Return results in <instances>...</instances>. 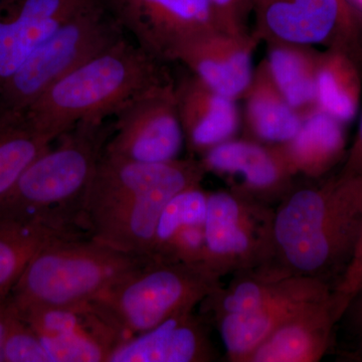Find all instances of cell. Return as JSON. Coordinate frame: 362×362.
Instances as JSON below:
<instances>
[{"label":"cell","mask_w":362,"mask_h":362,"mask_svg":"<svg viewBox=\"0 0 362 362\" xmlns=\"http://www.w3.org/2000/svg\"><path fill=\"white\" fill-rule=\"evenodd\" d=\"M356 1L359 4V6H362V0H356Z\"/></svg>","instance_id":"33"},{"label":"cell","mask_w":362,"mask_h":362,"mask_svg":"<svg viewBox=\"0 0 362 362\" xmlns=\"http://www.w3.org/2000/svg\"><path fill=\"white\" fill-rule=\"evenodd\" d=\"M6 302L0 301V362H4V341L6 335Z\"/></svg>","instance_id":"32"},{"label":"cell","mask_w":362,"mask_h":362,"mask_svg":"<svg viewBox=\"0 0 362 362\" xmlns=\"http://www.w3.org/2000/svg\"><path fill=\"white\" fill-rule=\"evenodd\" d=\"M16 309L39 335L52 362H106L121 342L90 304L74 308Z\"/></svg>","instance_id":"14"},{"label":"cell","mask_w":362,"mask_h":362,"mask_svg":"<svg viewBox=\"0 0 362 362\" xmlns=\"http://www.w3.org/2000/svg\"><path fill=\"white\" fill-rule=\"evenodd\" d=\"M263 59L269 75L286 101L302 115L316 108L319 52L306 45H268Z\"/></svg>","instance_id":"22"},{"label":"cell","mask_w":362,"mask_h":362,"mask_svg":"<svg viewBox=\"0 0 362 362\" xmlns=\"http://www.w3.org/2000/svg\"><path fill=\"white\" fill-rule=\"evenodd\" d=\"M223 285L204 265L150 259L89 304L122 342L195 310Z\"/></svg>","instance_id":"6"},{"label":"cell","mask_w":362,"mask_h":362,"mask_svg":"<svg viewBox=\"0 0 362 362\" xmlns=\"http://www.w3.org/2000/svg\"><path fill=\"white\" fill-rule=\"evenodd\" d=\"M332 288L319 279L296 275L277 263L233 275L206 297L202 317L213 321L226 314L247 313L284 302H316L329 299Z\"/></svg>","instance_id":"13"},{"label":"cell","mask_w":362,"mask_h":362,"mask_svg":"<svg viewBox=\"0 0 362 362\" xmlns=\"http://www.w3.org/2000/svg\"><path fill=\"white\" fill-rule=\"evenodd\" d=\"M362 287V223L358 240H357L354 256L346 271L332 291L333 301L338 318H341L343 312L354 295Z\"/></svg>","instance_id":"28"},{"label":"cell","mask_w":362,"mask_h":362,"mask_svg":"<svg viewBox=\"0 0 362 362\" xmlns=\"http://www.w3.org/2000/svg\"><path fill=\"white\" fill-rule=\"evenodd\" d=\"M259 42L249 30L211 33L181 47L175 62L218 94L237 101L251 84L252 54Z\"/></svg>","instance_id":"16"},{"label":"cell","mask_w":362,"mask_h":362,"mask_svg":"<svg viewBox=\"0 0 362 362\" xmlns=\"http://www.w3.org/2000/svg\"><path fill=\"white\" fill-rule=\"evenodd\" d=\"M338 318L333 297L305 305L279 325L245 362H317L329 351Z\"/></svg>","instance_id":"19"},{"label":"cell","mask_w":362,"mask_h":362,"mask_svg":"<svg viewBox=\"0 0 362 362\" xmlns=\"http://www.w3.org/2000/svg\"><path fill=\"white\" fill-rule=\"evenodd\" d=\"M206 175L194 156L143 163L104 152L86 202L90 237L128 254L150 258L164 207L178 192L201 185Z\"/></svg>","instance_id":"2"},{"label":"cell","mask_w":362,"mask_h":362,"mask_svg":"<svg viewBox=\"0 0 362 362\" xmlns=\"http://www.w3.org/2000/svg\"><path fill=\"white\" fill-rule=\"evenodd\" d=\"M112 132L109 118L87 119L59 135L56 146L35 159L0 199V221H37L63 232L89 235L88 192Z\"/></svg>","instance_id":"3"},{"label":"cell","mask_w":362,"mask_h":362,"mask_svg":"<svg viewBox=\"0 0 362 362\" xmlns=\"http://www.w3.org/2000/svg\"><path fill=\"white\" fill-rule=\"evenodd\" d=\"M78 235L37 221H0V301L13 292L26 266L45 245Z\"/></svg>","instance_id":"24"},{"label":"cell","mask_w":362,"mask_h":362,"mask_svg":"<svg viewBox=\"0 0 362 362\" xmlns=\"http://www.w3.org/2000/svg\"><path fill=\"white\" fill-rule=\"evenodd\" d=\"M252 13L259 42L322 45L362 69V21L349 0H252Z\"/></svg>","instance_id":"9"},{"label":"cell","mask_w":362,"mask_h":362,"mask_svg":"<svg viewBox=\"0 0 362 362\" xmlns=\"http://www.w3.org/2000/svg\"><path fill=\"white\" fill-rule=\"evenodd\" d=\"M204 265L218 278L275 261L274 209L233 190L209 192Z\"/></svg>","instance_id":"8"},{"label":"cell","mask_w":362,"mask_h":362,"mask_svg":"<svg viewBox=\"0 0 362 362\" xmlns=\"http://www.w3.org/2000/svg\"><path fill=\"white\" fill-rule=\"evenodd\" d=\"M199 159L206 173L220 176L230 190L268 206L293 188L295 175L279 145L233 138Z\"/></svg>","instance_id":"12"},{"label":"cell","mask_w":362,"mask_h":362,"mask_svg":"<svg viewBox=\"0 0 362 362\" xmlns=\"http://www.w3.org/2000/svg\"><path fill=\"white\" fill-rule=\"evenodd\" d=\"M99 0H0V90L59 26Z\"/></svg>","instance_id":"15"},{"label":"cell","mask_w":362,"mask_h":362,"mask_svg":"<svg viewBox=\"0 0 362 362\" xmlns=\"http://www.w3.org/2000/svg\"><path fill=\"white\" fill-rule=\"evenodd\" d=\"M100 1L66 21L0 90V118L21 115L45 90L124 37Z\"/></svg>","instance_id":"7"},{"label":"cell","mask_w":362,"mask_h":362,"mask_svg":"<svg viewBox=\"0 0 362 362\" xmlns=\"http://www.w3.org/2000/svg\"><path fill=\"white\" fill-rule=\"evenodd\" d=\"M362 69L342 52L325 49L318 54L316 70L317 108L349 124L358 112Z\"/></svg>","instance_id":"23"},{"label":"cell","mask_w":362,"mask_h":362,"mask_svg":"<svg viewBox=\"0 0 362 362\" xmlns=\"http://www.w3.org/2000/svg\"><path fill=\"white\" fill-rule=\"evenodd\" d=\"M245 101L244 127L247 139L267 145L285 144L297 134L303 115L288 104L269 75L264 61L254 71Z\"/></svg>","instance_id":"21"},{"label":"cell","mask_w":362,"mask_h":362,"mask_svg":"<svg viewBox=\"0 0 362 362\" xmlns=\"http://www.w3.org/2000/svg\"><path fill=\"white\" fill-rule=\"evenodd\" d=\"M218 356L209 322L194 310L178 314L146 332L123 340L108 362H211Z\"/></svg>","instance_id":"17"},{"label":"cell","mask_w":362,"mask_h":362,"mask_svg":"<svg viewBox=\"0 0 362 362\" xmlns=\"http://www.w3.org/2000/svg\"><path fill=\"white\" fill-rule=\"evenodd\" d=\"M279 147L295 176L320 180L346 157L345 124L316 107L303 115L297 134Z\"/></svg>","instance_id":"20"},{"label":"cell","mask_w":362,"mask_h":362,"mask_svg":"<svg viewBox=\"0 0 362 362\" xmlns=\"http://www.w3.org/2000/svg\"><path fill=\"white\" fill-rule=\"evenodd\" d=\"M340 320L344 321L354 341L349 349L343 350L340 357L344 361H362V304L350 302Z\"/></svg>","instance_id":"29"},{"label":"cell","mask_w":362,"mask_h":362,"mask_svg":"<svg viewBox=\"0 0 362 362\" xmlns=\"http://www.w3.org/2000/svg\"><path fill=\"white\" fill-rule=\"evenodd\" d=\"M145 52L175 63L181 47L214 33L233 30L209 0H99ZM247 32V30H246Z\"/></svg>","instance_id":"10"},{"label":"cell","mask_w":362,"mask_h":362,"mask_svg":"<svg viewBox=\"0 0 362 362\" xmlns=\"http://www.w3.org/2000/svg\"><path fill=\"white\" fill-rule=\"evenodd\" d=\"M207 199L209 192L201 185L178 192L169 201L157 223L150 258L168 242L178 228L192 223H204Z\"/></svg>","instance_id":"26"},{"label":"cell","mask_w":362,"mask_h":362,"mask_svg":"<svg viewBox=\"0 0 362 362\" xmlns=\"http://www.w3.org/2000/svg\"><path fill=\"white\" fill-rule=\"evenodd\" d=\"M175 78L168 63L124 35L49 87L21 115L56 141L80 121L109 118L140 93Z\"/></svg>","instance_id":"4"},{"label":"cell","mask_w":362,"mask_h":362,"mask_svg":"<svg viewBox=\"0 0 362 362\" xmlns=\"http://www.w3.org/2000/svg\"><path fill=\"white\" fill-rule=\"evenodd\" d=\"M175 100L190 156H201L235 138L240 124L235 100L218 94L188 70L175 78Z\"/></svg>","instance_id":"18"},{"label":"cell","mask_w":362,"mask_h":362,"mask_svg":"<svg viewBox=\"0 0 362 362\" xmlns=\"http://www.w3.org/2000/svg\"><path fill=\"white\" fill-rule=\"evenodd\" d=\"M228 25L238 32H246L247 18L252 13V0H209Z\"/></svg>","instance_id":"30"},{"label":"cell","mask_w":362,"mask_h":362,"mask_svg":"<svg viewBox=\"0 0 362 362\" xmlns=\"http://www.w3.org/2000/svg\"><path fill=\"white\" fill-rule=\"evenodd\" d=\"M150 259L89 235L61 238L33 256L8 298L16 307L84 306Z\"/></svg>","instance_id":"5"},{"label":"cell","mask_w":362,"mask_h":362,"mask_svg":"<svg viewBox=\"0 0 362 362\" xmlns=\"http://www.w3.org/2000/svg\"><path fill=\"white\" fill-rule=\"evenodd\" d=\"M6 302V335L4 362H52L39 335L16 310L9 298Z\"/></svg>","instance_id":"27"},{"label":"cell","mask_w":362,"mask_h":362,"mask_svg":"<svg viewBox=\"0 0 362 362\" xmlns=\"http://www.w3.org/2000/svg\"><path fill=\"white\" fill-rule=\"evenodd\" d=\"M342 169L349 173L362 175V116L359 123L358 132L354 144L347 150L346 157L343 161Z\"/></svg>","instance_id":"31"},{"label":"cell","mask_w":362,"mask_h":362,"mask_svg":"<svg viewBox=\"0 0 362 362\" xmlns=\"http://www.w3.org/2000/svg\"><path fill=\"white\" fill-rule=\"evenodd\" d=\"M362 223V175L340 168L292 189L274 209L275 261L334 289L356 250Z\"/></svg>","instance_id":"1"},{"label":"cell","mask_w":362,"mask_h":362,"mask_svg":"<svg viewBox=\"0 0 362 362\" xmlns=\"http://www.w3.org/2000/svg\"><path fill=\"white\" fill-rule=\"evenodd\" d=\"M105 153L143 163L180 158L185 136L175 100V78L123 105L113 116Z\"/></svg>","instance_id":"11"},{"label":"cell","mask_w":362,"mask_h":362,"mask_svg":"<svg viewBox=\"0 0 362 362\" xmlns=\"http://www.w3.org/2000/svg\"><path fill=\"white\" fill-rule=\"evenodd\" d=\"M54 142L32 127L23 115L0 118V199Z\"/></svg>","instance_id":"25"}]
</instances>
